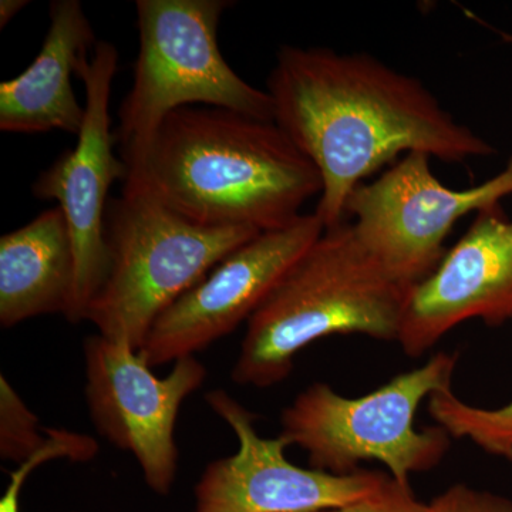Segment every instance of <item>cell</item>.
<instances>
[{
  "label": "cell",
  "instance_id": "7",
  "mask_svg": "<svg viewBox=\"0 0 512 512\" xmlns=\"http://www.w3.org/2000/svg\"><path fill=\"white\" fill-rule=\"evenodd\" d=\"M430 158L406 154L372 183L360 185L346 205L362 244L409 288L436 271L448 234L461 218L512 195V156L501 173L464 190L441 183Z\"/></svg>",
  "mask_w": 512,
  "mask_h": 512
},
{
  "label": "cell",
  "instance_id": "2",
  "mask_svg": "<svg viewBox=\"0 0 512 512\" xmlns=\"http://www.w3.org/2000/svg\"><path fill=\"white\" fill-rule=\"evenodd\" d=\"M123 188H144L194 224L266 232L302 217L322 180L275 121L188 106L165 117L140 178Z\"/></svg>",
  "mask_w": 512,
  "mask_h": 512
},
{
  "label": "cell",
  "instance_id": "8",
  "mask_svg": "<svg viewBox=\"0 0 512 512\" xmlns=\"http://www.w3.org/2000/svg\"><path fill=\"white\" fill-rule=\"evenodd\" d=\"M117 66L119 50L106 40H99L92 55L80 60L76 76L86 87V114L76 147L60 154L32 187L36 198L56 201L62 208L72 237L74 286L64 318L73 325L84 322L106 278L109 191L128 177L127 165L114 153L117 141L111 130V87Z\"/></svg>",
  "mask_w": 512,
  "mask_h": 512
},
{
  "label": "cell",
  "instance_id": "16",
  "mask_svg": "<svg viewBox=\"0 0 512 512\" xmlns=\"http://www.w3.org/2000/svg\"><path fill=\"white\" fill-rule=\"evenodd\" d=\"M50 429L40 430V421L26 406L5 376H0V456L23 464L45 450Z\"/></svg>",
  "mask_w": 512,
  "mask_h": 512
},
{
  "label": "cell",
  "instance_id": "17",
  "mask_svg": "<svg viewBox=\"0 0 512 512\" xmlns=\"http://www.w3.org/2000/svg\"><path fill=\"white\" fill-rule=\"evenodd\" d=\"M426 512H512V501L468 484L450 485L426 503Z\"/></svg>",
  "mask_w": 512,
  "mask_h": 512
},
{
  "label": "cell",
  "instance_id": "15",
  "mask_svg": "<svg viewBox=\"0 0 512 512\" xmlns=\"http://www.w3.org/2000/svg\"><path fill=\"white\" fill-rule=\"evenodd\" d=\"M427 412L451 439L468 440L484 453L512 463V402L495 409L474 406L450 387L430 396Z\"/></svg>",
  "mask_w": 512,
  "mask_h": 512
},
{
  "label": "cell",
  "instance_id": "20",
  "mask_svg": "<svg viewBox=\"0 0 512 512\" xmlns=\"http://www.w3.org/2000/svg\"><path fill=\"white\" fill-rule=\"evenodd\" d=\"M29 3V0H2L0 2V29H5L10 20L16 18Z\"/></svg>",
  "mask_w": 512,
  "mask_h": 512
},
{
  "label": "cell",
  "instance_id": "6",
  "mask_svg": "<svg viewBox=\"0 0 512 512\" xmlns=\"http://www.w3.org/2000/svg\"><path fill=\"white\" fill-rule=\"evenodd\" d=\"M457 362V353L437 352L359 397L312 383L285 407L279 436L306 451L315 470L345 476L359 471L360 463L377 461L394 480L410 484L413 474L439 466L451 448L446 430H419L414 419L421 403L453 387Z\"/></svg>",
  "mask_w": 512,
  "mask_h": 512
},
{
  "label": "cell",
  "instance_id": "9",
  "mask_svg": "<svg viewBox=\"0 0 512 512\" xmlns=\"http://www.w3.org/2000/svg\"><path fill=\"white\" fill-rule=\"evenodd\" d=\"M86 402L100 436L136 458L144 481L170 494L178 471L175 427L181 406L197 392L207 369L195 356L174 362L157 377L126 342L93 335L84 340Z\"/></svg>",
  "mask_w": 512,
  "mask_h": 512
},
{
  "label": "cell",
  "instance_id": "18",
  "mask_svg": "<svg viewBox=\"0 0 512 512\" xmlns=\"http://www.w3.org/2000/svg\"><path fill=\"white\" fill-rule=\"evenodd\" d=\"M76 453V443L73 437L66 431L56 430L52 433V439L47 444L45 450L40 451L35 457L30 458L26 463L20 464L18 470L13 471L10 476L8 490L3 494L0 500V512H20V491L23 484L28 480L30 473L42 466L47 461L56 460V458H69L72 460Z\"/></svg>",
  "mask_w": 512,
  "mask_h": 512
},
{
  "label": "cell",
  "instance_id": "3",
  "mask_svg": "<svg viewBox=\"0 0 512 512\" xmlns=\"http://www.w3.org/2000/svg\"><path fill=\"white\" fill-rule=\"evenodd\" d=\"M412 289L370 254L352 222L325 228L249 318L232 380L258 389L282 383L298 353L330 336L397 342Z\"/></svg>",
  "mask_w": 512,
  "mask_h": 512
},
{
  "label": "cell",
  "instance_id": "19",
  "mask_svg": "<svg viewBox=\"0 0 512 512\" xmlns=\"http://www.w3.org/2000/svg\"><path fill=\"white\" fill-rule=\"evenodd\" d=\"M319 512H426V503L414 495L410 484L390 477L376 493Z\"/></svg>",
  "mask_w": 512,
  "mask_h": 512
},
{
  "label": "cell",
  "instance_id": "4",
  "mask_svg": "<svg viewBox=\"0 0 512 512\" xmlns=\"http://www.w3.org/2000/svg\"><path fill=\"white\" fill-rule=\"evenodd\" d=\"M228 0H137L138 55L133 86L114 130L126 183L140 178L154 134L173 111L221 107L274 121V101L238 76L218 46Z\"/></svg>",
  "mask_w": 512,
  "mask_h": 512
},
{
  "label": "cell",
  "instance_id": "1",
  "mask_svg": "<svg viewBox=\"0 0 512 512\" xmlns=\"http://www.w3.org/2000/svg\"><path fill=\"white\" fill-rule=\"evenodd\" d=\"M266 87L275 123L319 171L325 228L345 221L350 195L400 154L461 164L495 153L421 80L367 53L282 46Z\"/></svg>",
  "mask_w": 512,
  "mask_h": 512
},
{
  "label": "cell",
  "instance_id": "5",
  "mask_svg": "<svg viewBox=\"0 0 512 512\" xmlns=\"http://www.w3.org/2000/svg\"><path fill=\"white\" fill-rule=\"evenodd\" d=\"M259 234L194 224L144 188H123L107 207V274L84 320L140 350L165 309Z\"/></svg>",
  "mask_w": 512,
  "mask_h": 512
},
{
  "label": "cell",
  "instance_id": "12",
  "mask_svg": "<svg viewBox=\"0 0 512 512\" xmlns=\"http://www.w3.org/2000/svg\"><path fill=\"white\" fill-rule=\"evenodd\" d=\"M512 320V220L503 204L478 211L436 271L410 292L397 342L420 357L461 323Z\"/></svg>",
  "mask_w": 512,
  "mask_h": 512
},
{
  "label": "cell",
  "instance_id": "13",
  "mask_svg": "<svg viewBox=\"0 0 512 512\" xmlns=\"http://www.w3.org/2000/svg\"><path fill=\"white\" fill-rule=\"evenodd\" d=\"M40 52L25 72L0 83V130L79 136L86 109L77 101L72 76L96 46L92 23L79 0H53Z\"/></svg>",
  "mask_w": 512,
  "mask_h": 512
},
{
  "label": "cell",
  "instance_id": "14",
  "mask_svg": "<svg viewBox=\"0 0 512 512\" xmlns=\"http://www.w3.org/2000/svg\"><path fill=\"white\" fill-rule=\"evenodd\" d=\"M74 286L72 237L62 208L0 238V325L36 316L66 315Z\"/></svg>",
  "mask_w": 512,
  "mask_h": 512
},
{
  "label": "cell",
  "instance_id": "11",
  "mask_svg": "<svg viewBox=\"0 0 512 512\" xmlns=\"http://www.w3.org/2000/svg\"><path fill=\"white\" fill-rule=\"evenodd\" d=\"M323 231L325 225L313 212L288 227L261 232L158 316L140 356L150 367L177 362L234 332Z\"/></svg>",
  "mask_w": 512,
  "mask_h": 512
},
{
  "label": "cell",
  "instance_id": "10",
  "mask_svg": "<svg viewBox=\"0 0 512 512\" xmlns=\"http://www.w3.org/2000/svg\"><path fill=\"white\" fill-rule=\"evenodd\" d=\"M205 400L234 431L238 450L202 471L194 512H319L376 493L390 478L386 471L338 476L295 466L286 458L288 441L262 437L255 414L225 390H212Z\"/></svg>",
  "mask_w": 512,
  "mask_h": 512
}]
</instances>
